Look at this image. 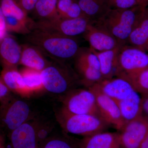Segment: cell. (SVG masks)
Returning <instances> with one entry per match:
<instances>
[{"mask_svg":"<svg viewBox=\"0 0 148 148\" xmlns=\"http://www.w3.org/2000/svg\"><path fill=\"white\" fill-rule=\"evenodd\" d=\"M84 15L92 23L100 19L110 9L107 0H78Z\"/></svg>","mask_w":148,"mask_h":148,"instance_id":"cell-21","label":"cell"},{"mask_svg":"<svg viewBox=\"0 0 148 148\" xmlns=\"http://www.w3.org/2000/svg\"><path fill=\"white\" fill-rule=\"evenodd\" d=\"M32 31L27 35V40L56 59L68 60L74 58L80 49L75 37L38 30Z\"/></svg>","mask_w":148,"mask_h":148,"instance_id":"cell-2","label":"cell"},{"mask_svg":"<svg viewBox=\"0 0 148 148\" xmlns=\"http://www.w3.org/2000/svg\"><path fill=\"white\" fill-rule=\"evenodd\" d=\"M83 35L85 39L89 43L90 48L96 51L112 50L122 46L112 35L92 23Z\"/></svg>","mask_w":148,"mask_h":148,"instance_id":"cell-14","label":"cell"},{"mask_svg":"<svg viewBox=\"0 0 148 148\" xmlns=\"http://www.w3.org/2000/svg\"><path fill=\"white\" fill-rule=\"evenodd\" d=\"M58 0H38L34 9L37 15L41 20H50L61 18L58 14Z\"/></svg>","mask_w":148,"mask_h":148,"instance_id":"cell-24","label":"cell"},{"mask_svg":"<svg viewBox=\"0 0 148 148\" xmlns=\"http://www.w3.org/2000/svg\"><path fill=\"white\" fill-rule=\"evenodd\" d=\"M77 1H78V0H77Z\"/></svg>","mask_w":148,"mask_h":148,"instance_id":"cell-40","label":"cell"},{"mask_svg":"<svg viewBox=\"0 0 148 148\" xmlns=\"http://www.w3.org/2000/svg\"><path fill=\"white\" fill-rule=\"evenodd\" d=\"M0 11L5 17H14L30 24L33 21L27 16V12L15 0H1Z\"/></svg>","mask_w":148,"mask_h":148,"instance_id":"cell-23","label":"cell"},{"mask_svg":"<svg viewBox=\"0 0 148 148\" xmlns=\"http://www.w3.org/2000/svg\"><path fill=\"white\" fill-rule=\"evenodd\" d=\"M147 51V52H148V50Z\"/></svg>","mask_w":148,"mask_h":148,"instance_id":"cell-39","label":"cell"},{"mask_svg":"<svg viewBox=\"0 0 148 148\" xmlns=\"http://www.w3.org/2000/svg\"><path fill=\"white\" fill-rule=\"evenodd\" d=\"M121 148H139L148 134V119L142 116L127 123L121 130Z\"/></svg>","mask_w":148,"mask_h":148,"instance_id":"cell-10","label":"cell"},{"mask_svg":"<svg viewBox=\"0 0 148 148\" xmlns=\"http://www.w3.org/2000/svg\"><path fill=\"white\" fill-rule=\"evenodd\" d=\"M18 4L28 13L34 10L38 0H15Z\"/></svg>","mask_w":148,"mask_h":148,"instance_id":"cell-31","label":"cell"},{"mask_svg":"<svg viewBox=\"0 0 148 148\" xmlns=\"http://www.w3.org/2000/svg\"><path fill=\"white\" fill-rule=\"evenodd\" d=\"M96 97V103L101 118L107 123L121 130L125 123L123 119L119 107L113 99L103 93L95 84L89 88Z\"/></svg>","mask_w":148,"mask_h":148,"instance_id":"cell-9","label":"cell"},{"mask_svg":"<svg viewBox=\"0 0 148 148\" xmlns=\"http://www.w3.org/2000/svg\"><path fill=\"white\" fill-rule=\"evenodd\" d=\"M21 48L22 51L19 64L41 72L50 64L45 58L41 50L36 47L24 45Z\"/></svg>","mask_w":148,"mask_h":148,"instance_id":"cell-20","label":"cell"},{"mask_svg":"<svg viewBox=\"0 0 148 148\" xmlns=\"http://www.w3.org/2000/svg\"><path fill=\"white\" fill-rule=\"evenodd\" d=\"M77 0H58L57 9L58 14L63 18Z\"/></svg>","mask_w":148,"mask_h":148,"instance_id":"cell-30","label":"cell"},{"mask_svg":"<svg viewBox=\"0 0 148 148\" xmlns=\"http://www.w3.org/2000/svg\"><path fill=\"white\" fill-rule=\"evenodd\" d=\"M95 85L103 93L116 102L127 98L135 90L131 83L120 77L103 79Z\"/></svg>","mask_w":148,"mask_h":148,"instance_id":"cell-13","label":"cell"},{"mask_svg":"<svg viewBox=\"0 0 148 148\" xmlns=\"http://www.w3.org/2000/svg\"><path fill=\"white\" fill-rule=\"evenodd\" d=\"M92 22L86 17L72 19L59 18L50 20L32 21L29 27L31 30L40 31L75 37L83 34Z\"/></svg>","mask_w":148,"mask_h":148,"instance_id":"cell-5","label":"cell"},{"mask_svg":"<svg viewBox=\"0 0 148 148\" xmlns=\"http://www.w3.org/2000/svg\"><path fill=\"white\" fill-rule=\"evenodd\" d=\"M107 2L110 9H125L141 6L140 0H107Z\"/></svg>","mask_w":148,"mask_h":148,"instance_id":"cell-28","label":"cell"},{"mask_svg":"<svg viewBox=\"0 0 148 148\" xmlns=\"http://www.w3.org/2000/svg\"><path fill=\"white\" fill-rule=\"evenodd\" d=\"M10 88H9L5 84L1 79L0 81V98L1 101L4 102V104L5 103V100H7L10 94Z\"/></svg>","mask_w":148,"mask_h":148,"instance_id":"cell-32","label":"cell"},{"mask_svg":"<svg viewBox=\"0 0 148 148\" xmlns=\"http://www.w3.org/2000/svg\"><path fill=\"white\" fill-rule=\"evenodd\" d=\"M122 46L103 51H96L90 48L98 57L103 79L116 77L118 70L119 53Z\"/></svg>","mask_w":148,"mask_h":148,"instance_id":"cell-17","label":"cell"},{"mask_svg":"<svg viewBox=\"0 0 148 148\" xmlns=\"http://www.w3.org/2000/svg\"><path fill=\"white\" fill-rule=\"evenodd\" d=\"M5 18L7 32L27 35L32 32L27 22L14 17L5 16Z\"/></svg>","mask_w":148,"mask_h":148,"instance_id":"cell-27","label":"cell"},{"mask_svg":"<svg viewBox=\"0 0 148 148\" xmlns=\"http://www.w3.org/2000/svg\"><path fill=\"white\" fill-rule=\"evenodd\" d=\"M10 139L12 148H38L39 143H43L38 129L27 122L12 131Z\"/></svg>","mask_w":148,"mask_h":148,"instance_id":"cell-12","label":"cell"},{"mask_svg":"<svg viewBox=\"0 0 148 148\" xmlns=\"http://www.w3.org/2000/svg\"><path fill=\"white\" fill-rule=\"evenodd\" d=\"M147 69L148 53L146 51L127 45L121 47L116 77L136 73Z\"/></svg>","mask_w":148,"mask_h":148,"instance_id":"cell-7","label":"cell"},{"mask_svg":"<svg viewBox=\"0 0 148 148\" xmlns=\"http://www.w3.org/2000/svg\"><path fill=\"white\" fill-rule=\"evenodd\" d=\"M147 138H148V134L147 136Z\"/></svg>","mask_w":148,"mask_h":148,"instance_id":"cell-38","label":"cell"},{"mask_svg":"<svg viewBox=\"0 0 148 148\" xmlns=\"http://www.w3.org/2000/svg\"><path fill=\"white\" fill-rule=\"evenodd\" d=\"M20 73L29 92L44 88L41 76V72L26 67L21 70Z\"/></svg>","mask_w":148,"mask_h":148,"instance_id":"cell-25","label":"cell"},{"mask_svg":"<svg viewBox=\"0 0 148 148\" xmlns=\"http://www.w3.org/2000/svg\"><path fill=\"white\" fill-rule=\"evenodd\" d=\"M45 142L42 148H74L75 147L72 142L70 143L61 138H51Z\"/></svg>","mask_w":148,"mask_h":148,"instance_id":"cell-29","label":"cell"},{"mask_svg":"<svg viewBox=\"0 0 148 148\" xmlns=\"http://www.w3.org/2000/svg\"><path fill=\"white\" fill-rule=\"evenodd\" d=\"M127 44L147 52L148 50V8L144 11L130 35Z\"/></svg>","mask_w":148,"mask_h":148,"instance_id":"cell-19","label":"cell"},{"mask_svg":"<svg viewBox=\"0 0 148 148\" xmlns=\"http://www.w3.org/2000/svg\"></svg>","mask_w":148,"mask_h":148,"instance_id":"cell-41","label":"cell"},{"mask_svg":"<svg viewBox=\"0 0 148 148\" xmlns=\"http://www.w3.org/2000/svg\"><path fill=\"white\" fill-rule=\"evenodd\" d=\"M74 58L76 72L81 83L89 88L103 80L98 57L90 48H81Z\"/></svg>","mask_w":148,"mask_h":148,"instance_id":"cell-6","label":"cell"},{"mask_svg":"<svg viewBox=\"0 0 148 148\" xmlns=\"http://www.w3.org/2000/svg\"><path fill=\"white\" fill-rule=\"evenodd\" d=\"M0 41V56L5 68L16 69L20 63L22 48L16 40L8 35Z\"/></svg>","mask_w":148,"mask_h":148,"instance_id":"cell-16","label":"cell"},{"mask_svg":"<svg viewBox=\"0 0 148 148\" xmlns=\"http://www.w3.org/2000/svg\"><path fill=\"white\" fill-rule=\"evenodd\" d=\"M1 79L10 90L24 94L29 92L22 75L16 69L5 68L2 72Z\"/></svg>","mask_w":148,"mask_h":148,"instance_id":"cell-22","label":"cell"},{"mask_svg":"<svg viewBox=\"0 0 148 148\" xmlns=\"http://www.w3.org/2000/svg\"><path fill=\"white\" fill-rule=\"evenodd\" d=\"M139 148H148V138L147 137L143 141Z\"/></svg>","mask_w":148,"mask_h":148,"instance_id":"cell-35","label":"cell"},{"mask_svg":"<svg viewBox=\"0 0 148 148\" xmlns=\"http://www.w3.org/2000/svg\"><path fill=\"white\" fill-rule=\"evenodd\" d=\"M0 148H5V146L4 140L2 136H1V143H0Z\"/></svg>","mask_w":148,"mask_h":148,"instance_id":"cell-37","label":"cell"},{"mask_svg":"<svg viewBox=\"0 0 148 148\" xmlns=\"http://www.w3.org/2000/svg\"><path fill=\"white\" fill-rule=\"evenodd\" d=\"M44 88L55 94H62L72 90L80 82L76 72L66 66L49 64L41 72Z\"/></svg>","mask_w":148,"mask_h":148,"instance_id":"cell-3","label":"cell"},{"mask_svg":"<svg viewBox=\"0 0 148 148\" xmlns=\"http://www.w3.org/2000/svg\"><path fill=\"white\" fill-rule=\"evenodd\" d=\"M147 8L110 9L102 17L92 23L113 36L120 45H127L130 35Z\"/></svg>","mask_w":148,"mask_h":148,"instance_id":"cell-1","label":"cell"},{"mask_svg":"<svg viewBox=\"0 0 148 148\" xmlns=\"http://www.w3.org/2000/svg\"><path fill=\"white\" fill-rule=\"evenodd\" d=\"M140 1L141 6L147 8L148 5V0H140Z\"/></svg>","mask_w":148,"mask_h":148,"instance_id":"cell-36","label":"cell"},{"mask_svg":"<svg viewBox=\"0 0 148 148\" xmlns=\"http://www.w3.org/2000/svg\"><path fill=\"white\" fill-rule=\"evenodd\" d=\"M62 127L66 132L84 137L103 132L107 124L105 121L94 115L76 114L63 112Z\"/></svg>","mask_w":148,"mask_h":148,"instance_id":"cell-4","label":"cell"},{"mask_svg":"<svg viewBox=\"0 0 148 148\" xmlns=\"http://www.w3.org/2000/svg\"><path fill=\"white\" fill-rule=\"evenodd\" d=\"M116 103L125 124L143 116L142 97L135 90L129 97Z\"/></svg>","mask_w":148,"mask_h":148,"instance_id":"cell-18","label":"cell"},{"mask_svg":"<svg viewBox=\"0 0 148 148\" xmlns=\"http://www.w3.org/2000/svg\"><path fill=\"white\" fill-rule=\"evenodd\" d=\"M6 106L2 115V120L5 127L11 132L26 122L30 109L29 105L22 100H15Z\"/></svg>","mask_w":148,"mask_h":148,"instance_id":"cell-11","label":"cell"},{"mask_svg":"<svg viewBox=\"0 0 148 148\" xmlns=\"http://www.w3.org/2000/svg\"><path fill=\"white\" fill-rule=\"evenodd\" d=\"M142 104H143V114L144 113L148 119V94L142 95Z\"/></svg>","mask_w":148,"mask_h":148,"instance_id":"cell-34","label":"cell"},{"mask_svg":"<svg viewBox=\"0 0 148 148\" xmlns=\"http://www.w3.org/2000/svg\"><path fill=\"white\" fill-rule=\"evenodd\" d=\"M5 18L2 12L0 11V41L7 35Z\"/></svg>","mask_w":148,"mask_h":148,"instance_id":"cell-33","label":"cell"},{"mask_svg":"<svg viewBox=\"0 0 148 148\" xmlns=\"http://www.w3.org/2000/svg\"><path fill=\"white\" fill-rule=\"evenodd\" d=\"M72 143L78 148H121L120 133L115 132H101Z\"/></svg>","mask_w":148,"mask_h":148,"instance_id":"cell-15","label":"cell"},{"mask_svg":"<svg viewBox=\"0 0 148 148\" xmlns=\"http://www.w3.org/2000/svg\"><path fill=\"white\" fill-rule=\"evenodd\" d=\"M69 92L64 101V111L73 114H88L101 117L96 97L90 89H76Z\"/></svg>","mask_w":148,"mask_h":148,"instance_id":"cell-8","label":"cell"},{"mask_svg":"<svg viewBox=\"0 0 148 148\" xmlns=\"http://www.w3.org/2000/svg\"><path fill=\"white\" fill-rule=\"evenodd\" d=\"M131 83L136 91L142 95L148 94V69L136 73L120 77Z\"/></svg>","mask_w":148,"mask_h":148,"instance_id":"cell-26","label":"cell"}]
</instances>
